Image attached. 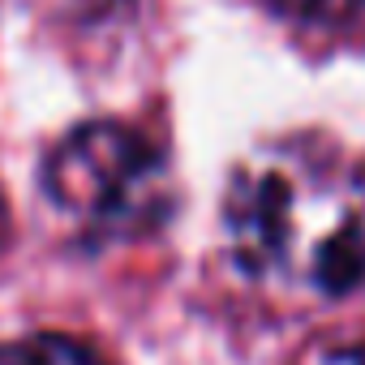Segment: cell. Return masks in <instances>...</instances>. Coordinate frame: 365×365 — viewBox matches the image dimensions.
Wrapping results in <instances>:
<instances>
[{
  "label": "cell",
  "mask_w": 365,
  "mask_h": 365,
  "mask_svg": "<svg viewBox=\"0 0 365 365\" xmlns=\"http://www.w3.org/2000/svg\"><path fill=\"white\" fill-rule=\"evenodd\" d=\"M224 220L250 279L309 297L365 279V168L327 146L258 150L232 176Z\"/></svg>",
  "instance_id": "1"
},
{
  "label": "cell",
  "mask_w": 365,
  "mask_h": 365,
  "mask_svg": "<svg viewBox=\"0 0 365 365\" xmlns=\"http://www.w3.org/2000/svg\"><path fill=\"white\" fill-rule=\"evenodd\" d=\"M48 194L91 241H129L163 224L172 176L159 146L116 120L73 129L48 155Z\"/></svg>",
  "instance_id": "2"
},
{
  "label": "cell",
  "mask_w": 365,
  "mask_h": 365,
  "mask_svg": "<svg viewBox=\"0 0 365 365\" xmlns=\"http://www.w3.org/2000/svg\"><path fill=\"white\" fill-rule=\"evenodd\" d=\"M0 365H99L86 348L43 335V339H18V344H0Z\"/></svg>",
  "instance_id": "3"
},
{
  "label": "cell",
  "mask_w": 365,
  "mask_h": 365,
  "mask_svg": "<svg viewBox=\"0 0 365 365\" xmlns=\"http://www.w3.org/2000/svg\"><path fill=\"white\" fill-rule=\"evenodd\" d=\"M271 5L284 18L301 26H318V31H339L365 14V0H271Z\"/></svg>",
  "instance_id": "4"
},
{
  "label": "cell",
  "mask_w": 365,
  "mask_h": 365,
  "mask_svg": "<svg viewBox=\"0 0 365 365\" xmlns=\"http://www.w3.org/2000/svg\"><path fill=\"white\" fill-rule=\"evenodd\" d=\"M297 365H365V344H322L305 352Z\"/></svg>",
  "instance_id": "5"
}]
</instances>
